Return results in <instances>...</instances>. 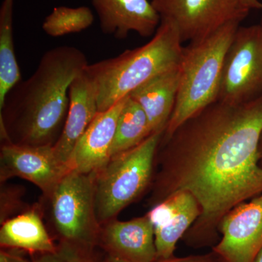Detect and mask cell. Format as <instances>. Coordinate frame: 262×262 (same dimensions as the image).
<instances>
[{"mask_svg":"<svg viewBox=\"0 0 262 262\" xmlns=\"http://www.w3.org/2000/svg\"><path fill=\"white\" fill-rule=\"evenodd\" d=\"M261 133L262 94L239 104L215 101L161 138L148 205L179 191L196 198L201 214L182 238L189 247L213 248L222 218L262 193Z\"/></svg>","mask_w":262,"mask_h":262,"instance_id":"6da1fadb","label":"cell"},{"mask_svg":"<svg viewBox=\"0 0 262 262\" xmlns=\"http://www.w3.org/2000/svg\"><path fill=\"white\" fill-rule=\"evenodd\" d=\"M89 64L83 52L74 46L46 52L35 72L15 84L0 108L2 141L54 146L67 120L70 84Z\"/></svg>","mask_w":262,"mask_h":262,"instance_id":"7a4b0ae2","label":"cell"},{"mask_svg":"<svg viewBox=\"0 0 262 262\" xmlns=\"http://www.w3.org/2000/svg\"><path fill=\"white\" fill-rule=\"evenodd\" d=\"M183 48L173 22L161 19L146 44L88 65L86 72L97 89L98 112L106 111L151 79L178 67Z\"/></svg>","mask_w":262,"mask_h":262,"instance_id":"3957f363","label":"cell"},{"mask_svg":"<svg viewBox=\"0 0 262 262\" xmlns=\"http://www.w3.org/2000/svg\"><path fill=\"white\" fill-rule=\"evenodd\" d=\"M239 22L226 24L206 38L183 48L175 106L163 138L218 99L226 55Z\"/></svg>","mask_w":262,"mask_h":262,"instance_id":"277c9868","label":"cell"},{"mask_svg":"<svg viewBox=\"0 0 262 262\" xmlns=\"http://www.w3.org/2000/svg\"><path fill=\"white\" fill-rule=\"evenodd\" d=\"M163 134H151L134 149L114 156L96 172V212L101 225L115 220L149 189Z\"/></svg>","mask_w":262,"mask_h":262,"instance_id":"5b68a950","label":"cell"},{"mask_svg":"<svg viewBox=\"0 0 262 262\" xmlns=\"http://www.w3.org/2000/svg\"><path fill=\"white\" fill-rule=\"evenodd\" d=\"M96 172L70 170L44 196L56 241L98 248L101 225L96 216Z\"/></svg>","mask_w":262,"mask_h":262,"instance_id":"8992f818","label":"cell"},{"mask_svg":"<svg viewBox=\"0 0 262 262\" xmlns=\"http://www.w3.org/2000/svg\"><path fill=\"white\" fill-rule=\"evenodd\" d=\"M261 94L262 37L259 26H239L226 55L217 101L239 104Z\"/></svg>","mask_w":262,"mask_h":262,"instance_id":"52a82bcc","label":"cell"},{"mask_svg":"<svg viewBox=\"0 0 262 262\" xmlns=\"http://www.w3.org/2000/svg\"><path fill=\"white\" fill-rule=\"evenodd\" d=\"M161 19L173 22L182 43L211 35L230 22H241L251 11L241 0H150Z\"/></svg>","mask_w":262,"mask_h":262,"instance_id":"ba28073f","label":"cell"},{"mask_svg":"<svg viewBox=\"0 0 262 262\" xmlns=\"http://www.w3.org/2000/svg\"><path fill=\"white\" fill-rule=\"evenodd\" d=\"M219 230L211 251L222 262H253L262 246V193L230 210Z\"/></svg>","mask_w":262,"mask_h":262,"instance_id":"9c48e42d","label":"cell"},{"mask_svg":"<svg viewBox=\"0 0 262 262\" xmlns=\"http://www.w3.org/2000/svg\"><path fill=\"white\" fill-rule=\"evenodd\" d=\"M0 181L19 177L33 183L47 196L71 170L57 158L53 146H21L3 143L0 151Z\"/></svg>","mask_w":262,"mask_h":262,"instance_id":"30bf717a","label":"cell"},{"mask_svg":"<svg viewBox=\"0 0 262 262\" xmlns=\"http://www.w3.org/2000/svg\"><path fill=\"white\" fill-rule=\"evenodd\" d=\"M98 248L104 254L127 262L157 260L154 226L147 214L129 221L101 225Z\"/></svg>","mask_w":262,"mask_h":262,"instance_id":"8fae6325","label":"cell"},{"mask_svg":"<svg viewBox=\"0 0 262 262\" xmlns=\"http://www.w3.org/2000/svg\"><path fill=\"white\" fill-rule=\"evenodd\" d=\"M146 214L154 226L157 259H165L175 256L177 243L199 218L201 208L191 193L179 191Z\"/></svg>","mask_w":262,"mask_h":262,"instance_id":"7c38bea8","label":"cell"},{"mask_svg":"<svg viewBox=\"0 0 262 262\" xmlns=\"http://www.w3.org/2000/svg\"><path fill=\"white\" fill-rule=\"evenodd\" d=\"M103 34L119 39L129 33L142 37L154 35L161 18L150 0H90Z\"/></svg>","mask_w":262,"mask_h":262,"instance_id":"4fadbf2b","label":"cell"},{"mask_svg":"<svg viewBox=\"0 0 262 262\" xmlns=\"http://www.w3.org/2000/svg\"><path fill=\"white\" fill-rule=\"evenodd\" d=\"M127 96L106 111L98 112L76 144L69 163L71 170L97 172L110 161L117 121Z\"/></svg>","mask_w":262,"mask_h":262,"instance_id":"5bb4252c","label":"cell"},{"mask_svg":"<svg viewBox=\"0 0 262 262\" xmlns=\"http://www.w3.org/2000/svg\"><path fill=\"white\" fill-rule=\"evenodd\" d=\"M69 93L70 106L67 120L53 149L58 160L70 167L76 144L94 120L98 108L97 89L85 70L72 81Z\"/></svg>","mask_w":262,"mask_h":262,"instance_id":"9a60e30c","label":"cell"},{"mask_svg":"<svg viewBox=\"0 0 262 262\" xmlns=\"http://www.w3.org/2000/svg\"><path fill=\"white\" fill-rule=\"evenodd\" d=\"M42 210L38 203L1 225V248L24 251L32 258L55 251L56 243L43 222Z\"/></svg>","mask_w":262,"mask_h":262,"instance_id":"2e32d148","label":"cell"},{"mask_svg":"<svg viewBox=\"0 0 262 262\" xmlns=\"http://www.w3.org/2000/svg\"><path fill=\"white\" fill-rule=\"evenodd\" d=\"M179 79V67L143 84L129 96L144 110L151 133H164L173 113Z\"/></svg>","mask_w":262,"mask_h":262,"instance_id":"e0dca14e","label":"cell"},{"mask_svg":"<svg viewBox=\"0 0 262 262\" xmlns=\"http://www.w3.org/2000/svg\"><path fill=\"white\" fill-rule=\"evenodd\" d=\"M14 0H3L0 7V108L13 87L21 81L13 40Z\"/></svg>","mask_w":262,"mask_h":262,"instance_id":"ac0fdd59","label":"cell"},{"mask_svg":"<svg viewBox=\"0 0 262 262\" xmlns=\"http://www.w3.org/2000/svg\"><path fill=\"white\" fill-rule=\"evenodd\" d=\"M152 134L144 110L127 96L117 121L110 159L115 155L134 149Z\"/></svg>","mask_w":262,"mask_h":262,"instance_id":"d6986e66","label":"cell"},{"mask_svg":"<svg viewBox=\"0 0 262 262\" xmlns=\"http://www.w3.org/2000/svg\"><path fill=\"white\" fill-rule=\"evenodd\" d=\"M94 22V15L89 7H56L42 23V29L48 36L59 37L79 33L89 29Z\"/></svg>","mask_w":262,"mask_h":262,"instance_id":"ffe728a7","label":"cell"},{"mask_svg":"<svg viewBox=\"0 0 262 262\" xmlns=\"http://www.w3.org/2000/svg\"><path fill=\"white\" fill-rule=\"evenodd\" d=\"M104 253L98 248H90L57 241L56 249L52 253L37 255L33 262H103Z\"/></svg>","mask_w":262,"mask_h":262,"instance_id":"44dd1931","label":"cell"},{"mask_svg":"<svg viewBox=\"0 0 262 262\" xmlns=\"http://www.w3.org/2000/svg\"><path fill=\"white\" fill-rule=\"evenodd\" d=\"M25 189L21 186L1 184L0 189V224L28 211L29 206L24 201Z\"/></svg>","mask_w":262,"mask_h":262,"instance_id":"7402d4cb","label":"cell"},{"mask_svg":"<svg viewBox=\"0 0 262 262\" xmlns=\"http://www.w3.org/2000/svg\"><path fill=\"white\" fill-rule=\"evenodd\" d=\"M155 262H222L213 251L204 254L189 255L183 257L172 256L165 259H157Z\"/></svg>","mask_w":262,"mask_h":262,"instance_id":"603a6c76","label":"cell"},{"mask_svg":"<svg viewBox=\"0 0 262 262\" xmlns=\"http://www.w3.org/2000/svg\"><path fill=\"white\" fill-rule=\"evenodd\" d=\"M20 252L19 250L1 248L0 262H33L32 259L24 257Z\"/></svg>","mask_w":262,"mask_h":262,"instance_id":"cb8c5ba5","label":"cell"},{"mask_svg":"<svg viewBox=\"0 0 262 262\" xmlns=\"http://www.w3.org/2000/svg\"><path fill=\"white\" fill-rule=\"evenodd\" d=\"M245 7L251 10H262V3L258 0H241Z\"/></svg>","mask_w":262,"mask_h":262,"instance_id":"d4e9b609","label":"cell"},{"mask_svg":"<svg viewBox=\"0 0 262 262\" xmlns=\"http://www.w3.org/2000/svg\"><path fill=\"white\" fill-rule=\"evenodd\" d=\"M103 262H127L124 261V260L120 259L113 257V256H108V255L104 254V257H103Z\"/></svg>","mask_w":262,"mask_h":262,"instance_id":"484cf974","label":"cell"},{"mask_svg":"<svg viewBox=\"0 0 262 262\" xmlns=\"http://www.w3.org/2000/svg\"><path fill=\"white\" fill-rule=\"evenodd\" d=\"M258 158H259V164L262 168V133L260 137L259 144H258Z\"/></svg>","mask_w":262,"mask_h":262,"instance_id":"4316f807","label":"cell"},{"mask_svg":"<svg viewBox=\"0 0 262 262\" xmlns=\"http://www.w3.org/2000/svg\"><path fill=\"white\" fill-rule=\"evenodd\" d=\"M253 262H262V246L260 248L259 251H258V253H256Z\"/></svg>","mask_w":262,"mask_h":262,"instance_id":"83f0119b","label":"cell"},{"mask_svg":"<svg viewBox=\"0 0 262 262\" xmlns=\"http://www.w3.org/2000/svg\"><path fill=\"white\" fill-rule=\"evenodd\" d=\"M258 26H259L260 31H261V34L262 37V16L261 18V21H260V24H258Z\"/></svg>","mask_w":262,"mask_h":262,"instance_id":"f1b7e54d","label":"cell"}]
</instances>
